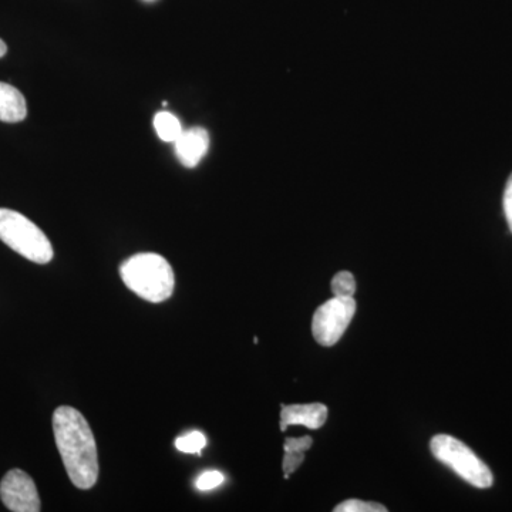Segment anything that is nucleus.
Here are the masks:
<instances>
[{"mask_svg":"<svg viewBox=\"0 0 512 512\" xmlns=\"http://www.w3.org/2000/svg\"><path fill=\"white\" fill-rule=\"evenodd\" d=\"M332 292L342 298H353L356 292L355 276L348 271L339 272L332 281Z\"/></svg>","mask_w":512,"mask_h":512,"instance_id":"nucleus-12","label":"nucleus"},{"mask_svg":"<svg viewBox=\"0 0 512 512\" xmlns=\"http://www.w3.org/2000/svg\"><path fill=\"white\" fill-rule=\"evenodd\" d=\"M0 498L13 512H39L42 510L35 481L25 471L10 470L0 483Z\"/></svg>","mask_w":512,"mask_h":512,"instance_id":"nucleus-6","label":"nucleus"},{"mask_svg":"<svg viewBox=\"0 0 512 512\" xmlns=\"http://www.w3.org/2000/svg\"><path fill=\"white\" fill-rule=\"evenodd\" d=\"M28 116L25 97L12 84L0 82V121L19 123Z\"/></svg>","mask_w":512,"mask_h":512,"instance_id":"nucleus-9","label":"nucleus"},{"mask_svg":"<svg viewBox=\"0 0 512 512\" xmlns=\"http://www.w3.org/2000/svg\"><path fill=\"white\" fill-rule=\"evenodd\" d=\"M120 275L124 285L144 301L160 303L173 295L174 271L164 256L153 252L133 255L121 264Z\"/></svg>","mask_w":512,"mask_h":512,"instance_id":"nucleus-2","label":"nucleus"},{"mask_svg":"<svg viewBox=\"0 0 512 512\" xmlns=\"http://www.w3.org/2000/svg\"><path fill=\"white\" fill-rule=\"evenodd\" d=\"M382 504L369 503V501L348 500L339 504L335 512H386Z\"/></svg>","mask_w":512,"mask_h":512,"instance_id":"nucleus-13","label":"nucleus"},{"mask_svg":"<svg viewBox=\"0 0 512 512\" xmlns=\"http://www.w3.org/2000/svg\"><path fill=\"white\" fill-rule=\"evenodd\" d=\"M356 312L353 298L333 296L315 312L312 322L313 338L322 346H333L346 332Z\"/></svg>","mask_w":512,"mask_h":512,"instance_id":"nucleus-5","label":"nucleus"},{"mask_svg":"<svg viewBox=\"0 0 512 512\" xmlns=\"http://www.w3.org/2000/svg\"><path fill=\"white\" fill-rule=\"evenodd\" d=\"M328 420V407L322 403L293 404L282 407L281 430L289 426H305L308 429H320Z\"/></svg>","mask_w":512,"mask_h":512,"instance_id":"nucleus-8","label":"nucleus"},{"mask_svg":"<svg viewBox=\"0 0 512 512\" xmlns=\"http://www.w3.org/2000/svg\"><path fill=\"white\" fill-rule=\"evenodd\" d=\"M8 53V46H6V43L3 42L2 39H0V59H2L3 56Z\"/></svg>","mask_w":512,"mask_h":512,"instance_id":"nucleus-18","label":"nucleus"},{"mask_svg":"<svg viewBox=\"0 0 512 512\" xmlns=\"http://www.w3.org/2000/svg\"><path fill=\"white\" fill-rule=\"evenodd\" d=\"M303 460H305V453L285 451L284 464H282V467H284L285 478H289L293 471L298 470V468L301 467Z\"/></svg>","mask_w":512,"mask_h":512,"instance_id":"nucleus-15","label":"nucleus"},{"mask_svg":"<svg viewBox=\"0 0 512 512\" xmlns=\"http://www.w3.org/2000/svg\"><path fill=\"white\" fill-rule=\"evenodd\" d=\"M205 446H207V437L201 431H191V433L184 434V436L175 440V447L181 453L201 454Z\"/></svg>","mask_w":512,"mask_h":512,"instance_id":"nucleus-11","label":"nucleus"},{"mask_svg":"<svg viewBox=\"0 0 512 512\" xmlns=\"http://www.w3.org/2000/svg\"><path fill=\"white\" fill-rule=\"evenodd\" d=\"M504 212L508 227H510L512 232V174L508 178L507 187H505L504 191Z\"/></svg>","mask_w":512,"mask_h":512,"instance_id":"nucleus-17","label":"nucleus"},{"mask_svg":"<svg viewBox=\"0 0 512 512\" xmlns=\"http://www.w3.org/2000/svg\"><path fill=\"white\" fill-rule=\"evenodd\" d=\"M224 481V474L220 473V471H205L195 480V487L200 491H211L214 488L220 487Z\"/></svg>","mask_w":512,"mask_h":512,"instance_id":"nucleus-14","label":"nucleus"},{"mask_svg":"<svg viewBox=\"0 0 512 512\" xmlns=\"http://www.w3.org/2000/svg\"><path fill=\"white\" fill-rule=\"evenodd\" d=\"M154 128H156L158 137L165 143H175L178 137L183 133V126L181 121L174 116V114L168 113V111H160L154 117Z\"/></svg>","mask_w":512,"mask_h":512,"instance_id":"nucleus-10","label":"nucleus"},{"mask_svg":"<svg viewBox=\"0 0 512 512\" xmlns=\"http://www.w3.org/2000/svg\"><path fill=\"white\" fill-rule=\"evenodd\" d=\"M312 439L311 437H301V439H286L285 441V451H296V453H306L309 448L312 447Z\"/></svg>","mask_w":512,"mask_h":512,"instance_id":"nucleus-16","label":"nucleus"},{"mask_svg":"<svg viewBox=\"0 0 512 512\" xmlns=\"http://www.w3.org/2000/svg\"><path fill=\"white\" fill-rule=\"evenodd\" d=\"M210 148V134L205 128L192 127L184 130L175 140V154L187 168L197 167Z\"/></svg>","mask_w":512,"mask_h":512,"instance_id":"nucleus-7","label":"nucleus"},{"mask_svg":"<svg viewBox=\"0 0 512 512\" xmlns=\"http://www.w3.org/2000/svg\"><path fill=\"white\" fill-rule=\"evenodd\" d=\"M53 433L70 480L80 490H90L99 478V456L89 423L79 410L60 406L53 414Z\"/></svg>","mask_w":512,"mask_h":512,"instance_id":"nucleus-1","label":"nucleus"},{"mask_svg":"<svg viewBox=\"0 0 512 512\" xmlns=\"http://www.w3.org/2000/svg\"><path fill=\"white\" fill-rule=\"evenodd\" d=\"M0 241L35 264H49L53 247L49 238L29 218L8 208H0Z\"/></svg>","mask_w":512,"mask_h":512,"instance_id":"nucleus-3","label":"nucleus"},{"mask_svg":"<svg viewBox=\"0 0 512 512\" xmlns=\"http://www.w3.org/2000/svg\"><path fill=\"white\" fill-rule=\"evenodd\" d=\"M430 448L437 460L450 467L468 484L477 488H490L493 485L494 477L490 468L460 440L439 434L431 440Z\"/></svg>","mask_w":512,"mask_h":512,"instance_id":"nucleus-4","label":"nucleus"}]
</instances>
